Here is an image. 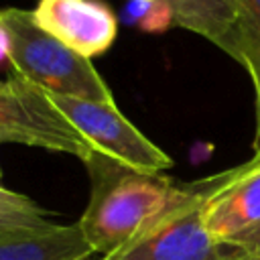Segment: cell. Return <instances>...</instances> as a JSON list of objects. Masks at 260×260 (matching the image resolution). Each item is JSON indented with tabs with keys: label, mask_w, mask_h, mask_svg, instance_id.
<instances>
[{
	"label": "cell",
	"mask_w": 260,
	"mask_h": 260,
	"mask_svg": "<svg viewBox=\"0 0 260 260\" xmlns=\"http://www.w3.org/2000/svg\"><path fill=\"white\" fill-rule=\"evenodd\" d=\"M89 177V201L77 221L93 252L104 258L118 252L185 193L160 173H146L100 150L83 160Z\"/></svg>",
	"instance_id": "obj_1"
},
{
	"label": "cell",
	"mask_w": 260,
	"mask_h": 260,
	"mask_svg": "<svg viewBox=\"0 0 260 260\" xmlns=\"http://www.w3.org/2000/svg\"><path fill=\"white\" fill-rule=\"evenodd\" d=\"M0 26L8 35L10 67L14 73L49 93L116 104L91 59L81 57L39 28L32 10L0 8Z\"/></svg>",
	"instance_id": "obj_2"
},
{
	"label": "cell",
	"mask_w": 260,
	"mask_h": 260,
	"mask_svg": "<svg viewBox=\"0 0 260 260\" xmlns=\"http://www.w3.org/2000/svg\"><path fill=\"white\" fill-rule=\"evenodd\" d=\"M225 171L185 185L183 197L106 260H232L238 252L211 238L203 223V203Z\"/></svg>",
	"instance_id": "obj_3"
},
{
	"label": "cell",
	"mask_w": 260,
	"mask_h": 260,
	"mask_svg": "<svg viewBox=\"0 0 260 260\" xmlns=\"http://www.w3.org/2000/svg\"><path fill=\"white\" fill-rule=\"evenodd\" d=\"M0 142L65 152L81 162L93 150L43 89L14 71L0 81Z\"/></svg>",
	"instance_id": "obj_4"
},
{
	"label": "cell",
	"mask_w": 260,
	"mask_h": 260,
	"mask_svg": "<svg viewBox=\"0 0 260 260\" xmlns=\"http://www.w3.org/2000/svg\"><path fill=\"white\" fill-rule=\"evenodd\" d=\"M45 93L49 102L81 132L93 150L146 173H160L173 167V158L148 140L116 104H102L49 91Z\"/></svg>",
	"instance_id": "obj_5"
},
{
	"label": "cell",
	"mask_w": 260,
	"mask_h": 260,
	"mask_svg": "<svg viewBox=\"0 0 260 260\" xmlns=\"http://www.w3.org/2000/svg\"><path fill=\"white\" fill-rule=\"evenodd\" d=\"M203 223L215 242L236 252L260 240V156L225 171L203 203Z\"/></svg>",
	"instance_id": "obj_6"
},
{
	"label": "cell",
	"mask_w": 260,
	"mask_h": 260,
	"mask_svg": "<svg viewBox=\"0 0 260 260\" xmlns=\"http://www.w3.org/2000/svg\"><path fill=\"white\" fill-rule=\"evenodd\" d=\"M32 18L85 59L104 55L118 37V16L100 0H39Z\"/></svg>",
	"instance_id": "obj_7"
},
{
	"label": "cell",
	"mask_w": 260,
	"mask_h": 260,
	"mask_svg": "<svg viewBox=\"0 0 260 260\" xmlns=\"http://www.w3.org/2000/svg\"><path fill=\"white\" fill-rule=\"evenodd\" d=\"M175 26L187 28L242 65V14L238 0H167Z\"/></svg>",
	"instance_id": "obj_8"
},
{
	"label": "cell",
	"mask_w": 260,
	"mask_h": 260,
	"mask_svg": "<svg viewBox=\"0 0 260 260\" xmlns=\"http://www.w3.org/2000/svg\"><path fill=\"white\" fill-rule=\"evenodd\" d=\"M93 254L79 223L0 234V260H85Z\"/></svg>",
	"instance_id": "obj_9"
},
{
	"label": "cell",
	"mask_w": 260,
	"mask_h": 260,
	"mask_svg": "<svg viewBox=\"0 0 260 260\" xmlns=\"http://www.w3.org/2000/svg\"><path fill=\"white\" fill-rule=\"evenodd\" d=\"M49 215L51 211L41 207L30 197L0 185V234L14 232V230L47 228L53 223Z\"/></svg>",
	"instance_id": "obj_10"
},
{
	"label": "cell",
	"mask_w": 260,
	"mask_h": 260,
	"mask_svg": "<svg viewBox=\"0 0 260 260\" xmlns=\"http://www.w3.org/2000/svg\"><path fill=\"white\" fill-rule=\"evenodd\" d=\"M242 14V67L254 85V102L260 100V0H238Z\"/></svg>",
	"instance_id": "obj_11"
},
{
	"label": "cell",
	"mask_w": 260,
	"mask_h": 260,
	"mask_svg": "<svg viewBox=\"0 0 260 260\" xmlns=\"http://www.w3.org/2000/svg\"><path fill=\"white\" fill-rule=\"evenodd\" d=\"M126 14L128 20L136 24L142 32H165L171 26H175L173 12L167 0H150V2L130 0Z\"/></svg>",
	"instance_id": "obj_12"
},
{
	"label": "cell",
	"mask_w": 260,
	"mask_h": 260,
	"mask_svg": "<svg viewBox=\"0 0 260 260\" xmlns=\"http://www.w3.org/2000/svg\"><path fill=\"white\" fill-rule=\"evenodd\" d=\"M4 65H10V43H8V35L0 26V69Z\"/></svg>",
	"instance_id": "obj_13"
},
{
	"label": "cell",
	"mask_w": 260,
	"mask_h": 260,
	"mask_svg": "<svg viewBox=\"0 0 260 260\" xmlns=\"http://www.w3.org/2000/svg\"><path fill=\"white\" fill-rule=\"evenodd\" d=\"M254 112H256V132H254V156H260V100L254 102Z\"/></svg>",
	"instance_id": "obj_14"
},
{
	"label": "cell",
	"mask_w": 260,
	"mask_h": 260,
	"mask_svg": "<svg viewBox=\"0 0 260 260\" xmlns=\"http://www.w3.org/2000/svg\"><path fill=\"white\" fill-rule=\"evenodd\" d=\"M232 260H260V252H238Z\"/></svg>",
	"instance_id": "obj_15"
},
{
	"label": "cell",
	"mask_w": 260,
	"mask_h": 260,
	"mask_svg": "<svg viewBox=\"0 0 260 260\" xmlns=\"http://www.w3.org/2000/svg\"><path fill=\"white\" fill-rule=\"evenodd\" d=\"M248 252H260V240H258V242H256V244H254V246H252Z\"/></svg>",
	"instance_id": "obj_16"
},
{
	"label": "cell",
	"mask_w": 260,
	"mask_h": 260,
	"mask_svg": "<svg viewBox=\"0 0 260 260\" xmlns=\"http://www.w3.org/2000/svg\"><path fill=\"white\" fill-rule=\"evenodd\" d=\"M0 144H2V142H0ZM0 181H2V169H0Z\"/></svg>",
	"instance_id": "obj_17"
},
{
	"label": "cell",
	"mask_w": 260,
	"mask_h": 260,
	"mask_svg": "<svg viewBox=\"0 0 260 260\" xmlns=\"http://www.w3.org/2000/svg\"><path fill=\"white\" fill-rule=\"evenodd\" d=\"M142 2H150V0H142Z\"/></svg>",
	"instance_id": "obj_18"
},
{
	"label": "cell",
	"mask_w": 260,
	"mask_h": 260,
	"mask_svg": "<svg viewBox=\"0 0 260 260\" xmlns=\"http://www.w3.org/2000/svg\"><path fill=\"white\" fill-rule=\"evenodd\" d=\"M104 260H106V258H104Z\"/></svg>",
	"instance_id": "obj_19"
}]
</instances>
